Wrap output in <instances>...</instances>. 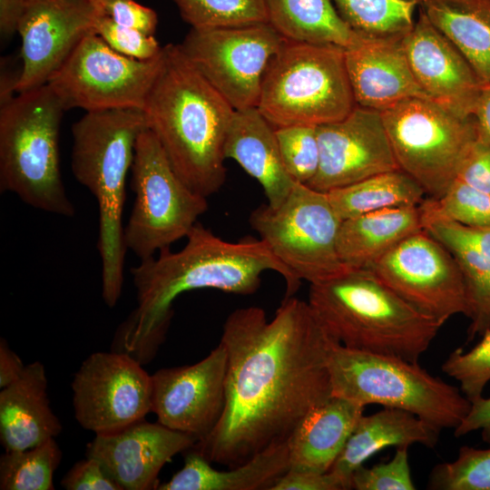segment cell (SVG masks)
Segmentation results:
<instances>
[{"instance_id": "cell-1", "label": "cell", "mask_w": 490, "mask_h": 490, "mask_svg": "<svg viewBox=\"0 0 490 490\" xmlns=\"http://www.w3.org/2000/svg\"><path fill=\"white\" fill-rule=\"evenodd\" d=\"M226 402L191 449L211 463L240 466L289 439L299 422L332 396L328 358L338 343L307 301L285 298L275 316L251 306L226 318Z\"/></svg>"}, {"instance_id": "cell-15", "label": "cell", "mask_w": 490, "mask_h": 490, "mask_svg": "<svg viewBox=\"0 0 490 490\" xmlns=\"http://www.w3.org/2000/svg\"><path fill=\"white\" fill-rule=\"evenodd\" d=\"M72 389L75 419L95 435L118 431L152 412V375L123 353L88 356L74 375Z\"/></svg>"}, {"instance_id": "cell-23", "label": "cell", "mask_w": 490, "mask_h": 490, "mask_svg": "<svg viewBox=\"0 0 490 490\" xmlns=\"http://www.w3.org/2000/svg\"><path fill=\"white\" fill-rule=\"evenodd\" d=\"M419 211L422 229L446 248L462 272L470 304L468 339L481 336L490 328V228L468 227Z\"/></svg>"}, {"instance_id": "cell-20", "label": "cell", "mask_w": 490, "mask_h": 490, "mask_svg": "<svg viewBox=\"0 0 490 490\" xmlns=\"http://www.w3.org/2000/svg\"><path fill=\"white\" fill-rule=\"evenodd\" d=\"M402 44L428 98L460 117H472L484 83L465 55L420 9Z\"/></svg>"}, {"instance_id": "cell-9", "label": "cell", "mask_w": 490, "mask_h": 490, "mask_svg": "<svg viewBox=\"0 0 490 490\" xmlns=\"http://www.w3.org/2000/svg\"><path fill=\"white\" fill-rule=\"evenodd\" d=\"M131 173L134 201L124 244L142 260L186 238L209 206L177 175L149 128L137 139Z\"/></svg>"}, {"instance_id": "cell-44", "label": "cell", "mask_w": 490, "mask_h": 490, "mask_svg": "<svg viewBox=\"0 0 490 490\" xmlns=\"http://www.w3.org/2000/svg\"><path fill=\"white\" fill-rule=\"evenodd\" d=\"M272 490H347V488L331 471L318 473L289 467Z\"/></svg>"}, {"instance_id": "cell-4", "label": "cell", "mask_w": 490, "mask_h": 490, "mask_svg": "<svg viewBox=\"0 0 490 490\" xmlns=\"http://www.w3.org/2000/svg\"><path fill=\"white\" fill-rule=\"evenodd\" d=\"M147 128L143 111L137 109L86 112L72 126L73 174L98 205L102 296L110 308L118 302L123 283L126 179L137 139Z\"/></svg>"}, {"instance_id": "cell-41", "label": "cell", "mask_w": 490, "mask_h": 490, "mask_svg": "<svg viewBox=\"0 0 490 490\" xmlns=\"http://www.w3.org/2000/svg\"><path fill=\"white\" fill-rule=\"evenodd\" d=\"M104 15L114 23L153 35L157 24V13L135 0H96Z\"/></svg>"}, {"instance_id": "cell-6", "label": "cell", "mask_w": 490, "mask_h": 490, "mask_svg": "<svg viewBox=\"0 0 490 490\" xmlns=\"http://www.w3.org/2000/svg\"><path fill=\"white\" fill-rule=\"evenodd\" d=\"M64 108L46 83L1 104L0 191L52 214L73 217L64 185L59 132Z\"/></svg>"}, {"instance_id": "cell-22", "label": "cell", "mask_w": 490, "mask_h": 490, "mask_svg": "<svg viewBox=\"0 0 490 490\" xmlns=\"http://www.w3.org/2000/svg\"><path fill=\"white\" fill-rule=\"evenodd\" d=\"M44 365L25 366L22 376L0 391V442L5 451L24 450L55 438L63 430L52 411Z\"/></svg>"}, {"instance_id": "cell-8", "label": "cell", "mask_w": 490, "mask_h": 490, "mask_svg": "<svg viewBox=\"0 0 490 490\" xmlns=\"http://www.w3.org/2000/svg\"><path fill=\"white\" fill-rule=\"evenodd\" d=\"M356 105L345 48L284 38L267 67L257 108L278 128L338 121Z\"/></svg>"}, {"instance_id": "cell-43", "label": "cell", "mask_w": 490, "mask_h": 490, "mask_svg": "<svg viewBox=\"0 0 490 490\" xmlns=\"http://www.w3.org/2000/svg\"><path fill=\"white\" fill-rule=\"evenodd\" d=\"M456 179L490 194V145L477 137L462 161Z\"/></svg>"}, {"instance_id": "cell-40", "label": "cell", "mask_w": 490, "mask_h": 490, "mask_svg": "<svg viewBox=\"0 0 490 490\" xmlns=\"http://www.w3.org/2000/svg\"><path fill=\"white\" fill-rule=\"evenodd\" d=\"M95 34L113 50L133 59H152L160 54L163 47L153 35L120 25L105 15L99 19Z\"/></svg>"}, {"instance_id": "cell-39", "label": "cell", "mask_w": 490, "mask_h": 490, "mask_svg": "<svg viewBox=\"0 0 490 490\" xmlns=\"http://www.w3.org/2000/svg\"><path fill=\"white\" fill-rule=\"evenodd\" d=\"M407 449L408 446L397 447L389 461L357 468L351 475V489L415 490Z\"/></svg>"}, {"instance_id": "cell-24", "label": "cell", "mask_w": 490, "mask_h": 490, "mask_svg": "<svg viewBox=\"0 0 490 490\" xmlns=\"http://www.w3.org/2000/svg\"><path fill=\"white\" fill-rule=\"evenodd\" d=\"M224 155L260 184L270 206L279 205L296 184L283 164L275 128L257 107L235 110Z\"/></svg>"}, {"instance_id": "cell-10", "label": "cell", "mask_w": 490, "mask_h": 490, "mask_svg": "<svg viewBox=\"0 0 490 490\" xmlns=\"http://www.w3.org/2000/svg\"><path fill=\"white\" fill-rule=\"evenodd\" d=\"M249 221L299 282L319 283L348 270L337 247L341 220L326 192L296 182L279 205H260Z\"/></svg>"}, {"instance_id": "cell-46", "label": "cell", "mask_w": 490, "mask_h": 490, "mask_svg": "<svg viewBox=\"0 0 490 490\" xmlns=\"http://www.w3.org/2000/svg\"><path fill=\"white\" fill-rule=\"evenodd\" d=\"M25 366L19 356L9 348L6 340L1 338L0 387L4 388L16 381L22 376Z\"/></svg>"}, {"instance_id": "cell-32", "label": "cell", "mask_w": 490, "mask_h": 490, "mask_svg": "<svg viewBox=\"0 0 490 490\" xmlns=\"http://www.w3.org/2000/svg\"><path fill=\"white\" fill-rule=\"evenodd\" d=\"M341 18L358 35L403 39L414 27L421 0H332Z\"/></svg>"}, {"instance_id": "cell-31", "label": "cell", "mask_w": 490, "mask_h": 490, "mask_svg": "<svg viewBox=\"0 0 490 490\" xmlns=\"http://www.w3.org/2000/svg\"><path fill=\"white\" fill-rule=\"evenodd\" d=\"M326 193L341 220L387 208L418 206L426 194L400 169L375 174Z\"/></svg>"}, {"instance_id": "cell-2", "label": "cell", "mask_w": 490, "mask_h": 490, "mask_svg": "<svg viewBox=\"0 0 490 490\" xmlns=\"http://www.w3.org/2000/svg\"><path fill=\"white\" fill-rule=\"evenodd\" d=\"M182 249L162 250L131 269L137 307L119 325L112 351L126 354L140 364L151 362L164 342L173 310L183 292L213 289L250 295L258 290L265 271H275L286 282V296L299 289L291 272L260 239L222 240L197 222Z\"/></svg>"}, {"instance_id": "cell-38", "label": "cell", "mask_w": 490, "mask_h": 490, "mask_svg": "<svg viewBox=\"0 0 490 490\" xmlns=\"http://www.w3.org/2000/svg\"><path fill=\"white\" fill-rule=\"evenodd\" d=\"M468 351L456 348L442 365V371L456 379L460 390L471 402L481 398L490 381V328Z\"/></svg>"}, {"instance_id": "cell-19", "label": "cell", "mask_w": 490, "mask_h": 490, "mask_svg": "<svg viewBox=\"0 0 490 490\" xmlns=\"http://www.w3.org/2000/svg\"><path fill=\"white\" fill-rule=\"evenodd\" d=\"M197 438L144 418L118 431L95 435L85 456L97 459L122 490H152L162 468Z\"/></svg>"}, {"instance_id": "cell-13", "label": "cell", "mask_w": 490, "mask_h": 490, "mask_svg": "<svg viewBox=\"0 0 490 490\" xmlns=\"http://www.w3.org/2000/svg\"><path fill=\"white\" fill-rule=\"evenodd\" d=\"M284 37L270 23L191 28L179 44L234 110L258 106L267 67Z\"/></svg>"}, {"instance_id": "cell-5", "label": "cell", "mask_w": 490, "mask_h": 490, "mask_svg": "<svg viewBox=\"0 0 490 490\" xmlns=\"http://www.w3.org/2000/svg\"><path fill=\"white\" fill-rule=\"evenodd\" d=\"M307 302L342 346L413 362H418L443 326L365 269H348L310 284Z\"/></svg>"}, {"instance_id": "cell-7", "label": "cell", "mask_w": 490, "mask_h": 490, "mask_svg": "<svg viewBox=\"0 0 490 490\" xmlns=\"http://www.w3.org/2000/svg\"><path fill=\"white\" fill-rule=\"evenodd\" d=\"M328 366L332 396L363 407L378 404L405 410L440 431L456 428L471 407L460 388L431 375L418 362L337 343Z\"/></svg>"}, {"instance_id": "cell-42", "label": "cell", "mask_w": 490, "mask_h": 490, "mask_svg": "<svg viewBox=\"0 0 490 490\" xmlns=\"http://www.w3.org/2000/svg\"><path fill=\"white\" fill-rule=\"evenodd\" d=\"M60 484L66 490H122L103 465L89 456L75 463Z\"/></svg>"}, {"instance_id": "cell-37", "label": "cell", "mask_w": 490, "mask_h": 490, "mask_svg": "<svg viewBox=\"0 0 490 490\" xmlns=\"http://www.w3.org/2000/svg\"><path fill=\"white\" fill-rule=\"evenodd\" d=\"M283 164L289 176L308 184L319 166L318 126L297 124L275 128Z\"/></svg>"}, {"instance_id": "cell-35", "label": "cell", "mask_w": 490, "mask_h": 490, "mask_svg": "<svg viewBox=\"0 0 490 490\" xmlns=\"http://www.w3.org/2000/svg\"><path fill=\"white\" fill-rule=\"evenodd\" d=\"M418 207L465 226L490 228V194L456 179L438 199L427 198Z\"/></svg>"}, {"instance_id": "cell-36", "label": "cell", "mask_w": 490, "mask_h": 490, "mask_svg": "<svg viewBox=\"0 0 490 490\" xmlns=\"http://www.w3.org/2000/svg\"><path fill=\"white\" fill-rule=\"evenodd\" d=\"M427 487L433 490H490V448L460 447L454 461L433 468Z\"/></svg>"}, {"instance_id": "cell-45", "label": "cell", "mask_w": 490, "mask_h": 490, "mask_svg": "<svg viewBox=\"0 0 490 490\" xmlns=\"http://www.w3.org/2000/svg\"><path fill=\"white\" fill-rule=\"evenodd\" d=\"M478 430L481 431L484 441L490 444V397H482L471 403L468 414L454 429V435L460 437Z\"/></svg>"}, {"instance_id": "cell-12", "label": "cell", "mask_w": 490, "mask_h": 490, "mask_svg": "<svg viewBox=\"0 0 490 490\" xmlns=\"http://www.w3.org/2000/svg\"><path fill=\"white\" fill-rule=\"evenodd\" d=\"M164 59L138 60L113 50L97 34L83 37L47 84L64 110L114 109L143 111Z\"/></svg>"}, {"instance_id": "cell-30", "label": "cell", "mask_w": 490, "mask_h": 490, "mask_svg": "<svg viewBox=\"0 0 490 490\" xmlns=\"http://www.w3.org/2000/svg\"><path fill=\"white\" fill-rule=\"evenodd\" d=\"M269 23L285 39L345 49L362 38L341 18L332 0H266Z\"/></svg>"}, {"instance_id": "cell-33", "label": "cell", "mask_w": 490, "mask_h": 490, "mask_svg": "<svg viewBox=\"0 0 490 490\" xmlns=\"http://www.w3.org/2000/svg\"><path fill=\"white\" fill-rule=\"evenodd\" d=\"M61 460L54 438L28 449L5 451L0 456V489L54 490V474Z\"/></svg>"}, {"instance_id": "cell-29", "label": "cell", "mask_w": 490, "mask_h": 490, "mask_svg": "<svg viewBox=\"0 0 490 490\" xmlns=\"http://www.w3.org/2000/svg\"><path fill=\"white\" fill-rule=\"evenodd\" d=\"M419 9L490 83V0H421Z\"/></svg>"}, {"instance_id": "cell-25", "label": "cell", "mask_w": 490, "mask_h": 490, "mask_svg": "<svg viewBox=\"0 0 490 490\" xmlns=\"http://www.w3.org/2000/svg\"><path fill=\"white\" fill-rule=\"evenodd\" d=\"M440 430L407 411L384 407L369 416H360L338 456L331 471L351 489L353 472L376 453L388 446H410L415 444L434 447Z\"/></svg>"}, {"instance_id": "cell-21", "label": "cell", "mask_w": 490, "mask_h": 490, "mask_svg": "<svg viewBox=\"0 0 490 490\" xmlns=\"http://www.w3.org/2000/svg\"><path fill=\"white\" fill-rule=\"evenodd\" d=\"M356 104L383 112L412 98H428L416 79L402 39L362 37L345 49Z\"/></svg>"}, {"instance_id": "cell-48", "label": "cell", "mask_w": 490, "mask_h": 490, "mask_svg": "<svg viewBox=\"0 0 490 490\" xmlns=\"http://www.w3.org/2000/svg\"><path fill=\"white\" fill-rule=\"evenodd\" d=\"M472 117L478 139L490 145V83L483 84Z\"/></svg>"}, {"instance_id": "cell-3", "label": "cell", "mask_w": 490, "mask_h": 490, "mask_svg": "<svg viewBox=\"0 0 490 490\" xmlns=\"http://www.w3.org/2000/svg\"><path fill=\"white\" fill-rule=\"evenodd\" d=\"M143 113L173 170L206 198L226 179L225 140L233 107L188 60L180 44L164 45V59Z\"/></svg>"}, {"instance_id": "cell-28", "label": "cell", "mask_w": 490, "mask_h": 490, "mask_svg": "<svg viewBox=\"0 0 490 490\" xmlns=\"http://www.w3.org/2000/svg\"><path fill=\"white\" fill-rule=\"evenodd\" d=\"M422 230L418 206L387 208L341 220L337 247L348 269H368L411 234Z\"/></svg>"}, {"instance_id": "cell-16", "label": "cell", "mask_w": 490, "mask_h": 490, "mask_svg": "<svg viewBox=\"0 0 490 490\" xmlns=\"http://www.w3.org/2000/svg\"><path fill=\"white\" fill-rule=\"evenodd\" d=\"M103 15L96 0H26L17 27L22 67L15 93L46 84Z\"/></svg>"}, {"instance_id": "cell-34", "label": "cell", "mask_w": 490, "mask_h": 490, "mask_svg": "<svg viewBox=\"0 0 490 490\" xmlns=\"http://www.w3.org/2000/svg\"><path fill=\"white\" fill-rule=\"evenodd\" d=\"M191 28L269 23L266 0H173Z\"/></svg>"}, {"instance_id": "cell-14", "label": "cell", "mask_w": 490, "mask_h": 490, "mask_svg": "<svg viewBox=\"0 0 490 490\" xmlns=\"http://www.w3.org/2000/svg\"><path fill=\"white\" fill-rule=\"evenodd\" d=\"M367 270L406 302L442 325L455 315H470L466 283L456 260L423 229Z\"/></svg>"}, {"instance_id": "cell-17", "label": "cell", "mask_w": 490, "mask_h": 490, "mask_svg": "<svg viewBox=\"0 0 490 490\" xmlns=\"http://www.w3.org/2000/svg\"><path fill=\"white\" fill-rule=\"evenodd\" d=\"M319 166L308 186L322 191L398 170L381 112L356 105L344 118L318 126Z\"/></svg>"}, {"instance_id": "cell-11", "label": "cell", "mask_w": 490, "mask_h": 490, "mask_svg": "<svg viewBox=\"0 0 490 490\" xmlns=\"http://www.w3.org/2000/svg\"><path fill=\"white\" fill-rule=\"evenodd\" d=\"M381 114L399 169L429 198H440L477 139L473 117H460L427 98L403 101Z\"/></svg>"}, {"instance_id": "cell-47", "label": "cell", "mask_w": 490, "mask_h": 490, "mask_svg": "<svg viewBox=\"0 0 490 490\" xmlns=\"http://www.w3.org/2000/svg\"><path fill=\"white\" fill-rule=\"evenodd\" d=\"M25 5L26 0H0V33L2 39L7 40L15 33H17V27Z\"/></svg>"}, {"instance_id": "cell-26", "label": "cell", "mask_w": 490, "mask_h": 490, "mask_svg": "<svg viewBox=\"0 0 490 490\" xmlns=\"http://www.w3.org/2000/svg\"><path fill=\"white\" fill-rule=\"evenodd\" d=\"M364 409L358 403L334 396L312 408L288 439L290 468L328 472Z\"/></svg>"}, {"instance_id": "cell-18", "label": "cell", "mask_w": 490, "mask_h": 490, "mask_svg": "<svg viewBox=\"0 0 490 490\" xmlns=\"http://www.w3.org/2000/svg\"><path fill=\"white\" fill-rule=\"evenodd\" d=\"M227 360L219 343L195 364L161 368L152 375V412L158 422L198 441L209 435L225 407Z\"/></svg>"}, {"instance_id": "cell-27", "label": "cell", "mask_w": 490, "mask_h": 490, "mask_svg": "<svg viewBox=\"0 0 490 490\" xmlns=\"http://www.w3.org/2000/svg\"><path fill=\"white\" fill-rule=\"evenodd\" d=\"M288 440L268 447L245 463L218 470L193 449H189L183 466L157 490H272L289 469Z\"/></svg>"}]
</instances>
